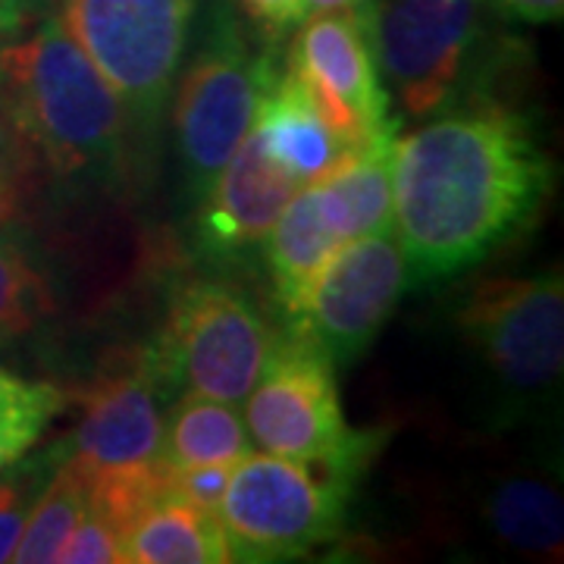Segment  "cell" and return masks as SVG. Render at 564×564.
I'll return each mask as SVG.
<instances>
[{"label":"cell","instance_id":"obj_1","mask_svg":"<svg viewBox=\"0 0 564 564\" xmlns=\"http://www.w3.org/2000/svg\"><path fill=\"white\" fill-rule=\"evenodd\" d=\"M552 188V163L524 113L458 104L392 139V232L411 282H440L521 236Z\"/></svg>","mask_w":564,"mask_h":564},{"label":"cell","instance_id":"obj_2","mask_svg":"<svg viewBox=\"0 0 564 564\" xmlns=\"http://www.w3.org/2000/svg\"><path fill=\"white\" fill-rule=\"evenodd\" d=\"M0 104L35 161L61 182H107L122 173L129 110L57 13H44L0 47Z\"/></svg>","mask_w":564,"mask_h":564},{"label":"cell","instance_id":"obj_3","mask_svg":"<svg viewBox=\"0 0 564 564\" xmlns=\"http://www.w3.org/2000/svg\"><path fill=\"white\" fill-rule=\"evenodd\" d=\"M195 51L180 66L173 98V135L182 185L202 202L251 132L263 88L276 69V47H254L248 22L232 0L198 3Z\"/></svg>","mask_w":564,"mask_h":564},{"label":"cell","instance_id":"obj_4","mask_svg":"<svg viewBox=\"0 0 564 564\" xmlns=\"http://www.w3.org/2000/svg\"><path fill=\"white\" fill-rule=\"evenodd\" d=\"M280 333L239 285L192 280L173 295L158 343L144 364L166 399L198 392L239 404L261 380Z\"/></svg>","mask_w":564,"mask_h":564},{"label":"cell","instance_id":"obj_5","mask_svg":"<svg viewBox=\"0 0 564 564\" xmlns=\"http://www.w3.org/2000/svg\"><path fill=\"white\" fill-rule=\"evenodd\" d=\"M351 480L323 464L245 455L217 505L232 562H292L343 533Z\"/></svg>","mask_w":564,"mask_h":564},{"label":"cell","instance_id":"obj_6","mask_svg":"<svg viewBox=\"0 0 564 564\" xmlns=\"http://www.w3.org/2000/svg\"><path fill=\"white\" fill-rule=\"evenodd\" d=\"M458 333L499 399L524 411L552 402L564 373L562 270L480 282L458 307Z\"/></svg>","mask_w":564,"mask_h":564},{"label":"cell","instance_id":"obj_7","mask_svg":"<svg viewBox=\"0 0 564 564\" xmlns=\"http://www.w3.org/2000/svg\"><path fill=\"white\" fill-rule=\"evenodd\" d=\"M202 0H57V17L139 129L161 122Z\"/></svg>","mask_w":564,"mask_h":564},{"label":"cell","instance_id":"obj_8","mask_svg":"<svg viewBox=\"0 0 564 564\" xmlns=\"http://www.w3.org/2000/svg\"><path fill=\"white\" fill-rule=\"evenodd\" d=\"M245 426L251 443L292 462L323 464L358 477L373 455L370 436L355 433L343 414L336 364L311 339L285 329L245 399Z\"/></svg>","mask_w":564,"mask_h":564},{"label":"cell","instance_id":"obj_9","mask_svg":"<svg viewBox=\"0 0 564 564\" xmlns=\"http://www.w3.org/2000/svg\"><path fill=\"white\" fill-rule=\"evenodd\" d=\"M380 79L408 117L455 101L484 35V0H364L358 7Z\"/></svg>","mask_w":564,"mask_h":564},{"label":"cell","instance_id":"obj_10","mask_svg":"<svg viewBox=\"0 0 564 564\" xmlns=\"http://www.w3.org/2000/svg\"><path fill=\"white\" fill-rule=\"evenodd\" d=\"M408 282L404 248L392 229L351 239L326 261L285 329L311 339L336 367H345L380 336Z\"/></svg>","mask_w":564,"mask_h":564},{"label":"cell","instance_id":"obj_11","mask_svg":"<svg viewBox=\"0 0 564 564\" xmlns=\"http://www.w3.org/2000/svg\"><path fill=\"white\" fill-rule=\"evenodd\" d=\"M292 35L285 63L299 69L326 122L351 151L399 132L358 10L314 13Z\"/></svg>","mask_w":564,"mask_h":564},{"label":"cell","instance_id":"obj_12","mask_svg":"<svg viewBox=\"0 0 564 564\" xmlns=\"http://www.w3.org/2000/svg\"><path fill=\"white\" fill-rule=\"evenodd\" d=\"M166 392L141 358L135 370L107 377L88 389L73 448L61 462L79 474H101L161 458Z\"/></svg>","mask_w":564,"mask_h":564},{"label":"cell","instance_id":"obj_13","mask_svg":"<svg viewBox=\"0 0 564 564\" xmlns=\"http://www.w3.org/2000/svg\"><path fill=\"white\" fill-rule=\"evenodd\" d=\"M299 188L304 185L270 161L251 129L198 202V248L214 261H236L261 248L270 226L280 220L282 207Z\"/></svg>","mask_w":564,"mask_h":564},{"label":"cell","instance_id":"obj_14","mask_svg":"<svg viewBox=\"0 0 564 564\" xmlns=\"http://www.w3.org/2000/svg\"><path fill=\"white\" fill-rule=\"evenodd\" d=\"M251 129L270 161L280 163L299 185L326 176L351 151L326 122L307 82L289 63L273 69Z\"/></svg>","mask_w":564,"mask_h":564},{"label":"cell","instance_id":"obj_15","mask_svg":"<svg viewBox=\"0 0 564 564\" xmlns=\"http://www.w3.org/2000/svg\"><path fill=\"white\" fill-rule=\"evenodd\" d=\"M392 139L367 141L311 182L323 220L339 242L392 229Z\"/></svg>","mask_w":564,"mask_h":564},{"label":"cell","instance_id":"obj_16","mask_svg":"<svg viewBox=\"0 0 564 564\" xmlns=\"http://www.w3.org/2000/svg\"><path fill=\"white\" fill-rule=\"evenodd\" d=\"M261 245L280 311L285 314V321H292L326 261L345 242H339V236L323 220L314 188L304 185L282 207L280 220L270 226Z\"/></svg>","mask_w":564,"mask_h":564},{"label":"cell","instance_id":"obj_17","mask_svg":"<svg viewBox=\"0 0 564 564\" xmlns=\"http://www.w3.org/2000/svg\"><path fill=\"white\" fill-rule=\"evenodd\" d=\"M122 562L129 564H223L229 545L217 511L182 502L173 492L148 505L122 530Z\"/></svg>","mask_w":564,"mask_h":564},{"label":"cell","instance_id":"obj_18","mask_svg":"<svg viewBox=\"0 0 564 564\" xmlns=\"http://www.w3.org/2000/svg\"><path fill=\"white\" fill-rule=\"evenodd\" d=\"M484 518L508 549L543 562L562 558L564 502L552 480L533 474L502 477L486 492Z\"/></svg>","mask_w":564,"mask_h":564},{"label":"cell","instance_id":"obj_19","mask_svg":"<svg viewBox=\"0 0 564 564\" xmlns=\"http://www.w3.org/2000/svg\"><path fill=\"white\" fill-rule=\"evenodd\" d=\"M251 445L254 443L236 404L185 392L163 426L161 462L166 467L236 464L251 455Z\"/></svg>","mask_w":564,"mask_h":564},{"label":"cell","instance_id":"obj_20","mask_svg":"<svg viewBox=\"0 0 564 564\" xmlns=\"http://www.w3.org/2000/svg\"><path fill=\"white\" fill-rule=\"evenodd\" d=\"M85 511H88V480L82 477L76 467L63 462L57 467V474L44 480L35 502L29 508L20 543L13 549V562H57L63 543L79 527Z\"/></svg>","mask_w":564,"mask_h":564},{"label":"cell","instance_id":"obj_21","mask_svg":"<svg viewBox=\"0 0 564 564\" xmlns=\"http://www.w3.org/2000/svg\"><path fill=\"white\" fill-rule=\"evenodd\" d=\"M63 404L66 395L54 383L0 367V470L20 464L41 443Z\"/></svg>","mask_w":564,"mask_h":564},{"label":"cell","instance_id":"obj_22","mask_svg":"<svg viewBox=\"0 0 564 564\" xmlns=\"http://www.w3.org/2000/svg\"><path fill=\"white\" fill-rule=\"evenodd\" d=\"M54 307L51 285L35 263L10 242H0V345L29 333Z\"/></svg>","mask_w":564,"mask_h":564},{"label":"cell","instance_id":"obj_23","mask_svg":"<svg viewBox=\"0 0 564 564\" xmlns=\"http://www.w3.org/2000/svg\"><path fill=\"white\" fill-rule=\"evenodd\" d=\"M47 477H41L39 464L0 470V562H13V549L20 543L22 524Z\"/></svg>","mask_w":564,"mask_h":564},{"label":"cell","instance_id":"obj_24","mask_svg":"<svg viewBox=\"0 0 564 564\" xmlns=\"http://www.w3.org/2000/svg\"><path fill=\"white\" fill-rule=\"evenodd\" d=\"M61 564H120L122 562V533L110 524L95 508L85 511L79 527L63 543Z\"/></svg>","mask_w":564,"mask_h":564},{"label":"cell","instance_id":"obj_25","mask_svg":"<svg viewBox=\"0 0 564 564\" xmlns=\"http://www.w3.org/2000/svg\"><path fill=\"white\" fill-rule=\"evenodd\" d=\"M32 176H35V154L0 104V204L20 207Z\"/></svg>","mask_w":564,"mask_h":564},{"label":"cell","instance_id":"obj_26","mask_svg":"<svg viewBox=\"0 0 564 564\" xmlns=\"http://www.w3.org/2000/svg\"><path fill=\"white\" fill-rule=\"evenodd\" d=\"M232 464H192V467H166V492L182 502L217 511Z\"/></svg>","mask_w":564,"mask_h":564},{"label":"cell","instance_id":"obj_27","mask_svg":"<svg viewBox=\"0 0 564 564\" xmlns=\"http://www.w3.org/2000/svg\"><path fill=\"white\" fill-rule=\"evenodd\" d=\"M232 3L254 29V35L270 47H280V41L289 39L307 20L304 0H232Z\"/></svg>","mask_w":564,"mask_h":564},{"label":"cell","instance_id":"obj_28","mask_svg":"<svg viewBox=\"0 0 564 564\" xmlns=\"http://www.w3.org/2000/svg\"><path fill=\"white\" fill-rule=\"evenodd\" d=\"M505 20L524 22V25H549L562 22L564 0H484Z\"/></svg>","mask_w":564,"mask_h":564},{"label":"cell","instance_id":"obj_29","mask_svg":"<svg viewBox=\"0 0 564 564\" xmlns=\"http://www.w3.org/2000/svg\"><path fill=\"white\" fill-rule=\"evenodd\" d=\"M41 7L44 0H0V47L25 32V25L35 20Z\"/></svg>","mask_w":564,"mask_h":564},{"label":"cell","instance_id":"obj_30","mask_svg":"<svg viewBox=\"0 0 564 564\" xmlns=\"http://www.w3.org/2000/svg\"><path fill=\"white\" fill-rule=\"evenodd\" d=\"M364 0H304L307 17L314 13H336V10H358Z\"/></svg>","mask_w":564,"mask_h":564},{"label":"cell","instance_id":"obj_31","mask_svg":"<svg viewBox=\"0 0 564 564\" xmlns=\"http://www.w3.org/2000/svg\"><path fill=\"white\" fill-rule=\"evenodd\" d=\"M20 207H10V204H0V242H10L13 239V223H17Z\"/></svg>","mask_w":564,"mask_h":564}]
</instances>
